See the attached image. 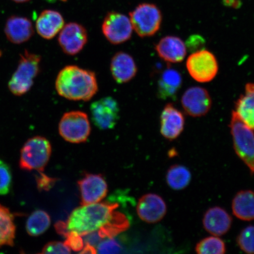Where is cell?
Wrapping results in <instances>:
<instances>
[{
  "label": "cell",
  "instance_id": "6da1fadb",
  "mask_svg": "<svg viewBox=\"0 0 254 254\" xmlns=\"http://www.w3.org/2000/svg\"><path fill=\"white\" fill-rule=\"evenodd\" d=\"M119 206L116 203L99 202L79 206L72 211L67 221L57 222L56 231L64 237L69 233L86 236L104 226Z\"/></svg>",
  "mask_w": 254,
  "mask_h": 254
},
{
  "label": "cell",
  "instance_id": "7a4b0ae2",
  "mask_svg": "<svg viewBox=\"0 0 254 254\" xmlns=\"http://www.w3.org/2000/svg\"><path fill=\"white\" fill-rule=\"evenodd\" d=\"M56 88L60 96L66 99L83 101L90 100L98 90L94 72L72 65L66 66L60 71Z\"/></svg>",
  "mask_w": 254,
  "mask_h": 254
},
{
  "label": "cell",
  "instance_id": "3957f363",
  "mask_svg": "<svg viewBox=\"0 0 254 254\" xmlns=\"http://www.w3.org/2000/svg\"><path fill=\"white\" fill-rule=\"evenodd\" d=\"M233 147L237 156L254 174V132L238 116L232 113L230 124Z\"/></svg>",
  "mask_w": 254,
  "mask_h": 254
},
{
  "label": "cell",
  "instance_id": "277c9868",
  "mask_svg": "<svg viewBox=\"0 0 254 254\" xmlns=\"http://www.w3.org/2000/svg\"><path fill=\"white\" fill-rule=\"evenodd\" d=\"M41 57L25 50L17 69L9 82V90L15 95H23L29 91L34 83V79L40 70Z\"/></svg>",
  "mask_w": 254,
  "mask_h": 254
},
{
  "label": "cell",
  "instance_id": "5b68a950",
  "mask_svg": "<svg viewBox=\"0 0 254 254\" xmlns=\"http://www.w3.org/2000/svg\"><path fill=\"white\" fill-rule=\"evenodd\" d=\"M52 151V145L46 138L36 136L30 138L21 149L20 167L23 170L43 172Z\"/></svg>",
  "mask_w": 254,
  "mask_h": 254
},
{
  "label": "cell",
  "instance_id": "8992f818",
  "mask_svg": "<svg viewBox=\"0 0 254 254\" xmlns=\"http://www.w3.org/2000/svg\"><path fill=\"white\" fill-rule=\"evenodd\" d=\"M133 30L141 38L154 36L160 29L161 12L157 5L142 3L129 13Z\"/></svg>",
  "mask_w": 254,
  "mask_h": 254
},
{
  "label": "cell",
  "instance_id": "52a82bcc",
  "mask_svg": "<svg viewBox=\"0 0 254 254\" xmlns=\"http://www.w3.org/2000/svg\"><path fill=\"white\" fill-rule=\"evenodd\" d=\"M59 130L60 135L66 141L74 144L86 141L91 132L87 114L81 111L65 113L60 120Z\"/></svg>",
  "mask_w": 254,
  "mask_h": 254
},
{
  "label": "cell",
  "instance_id": "ba28073f",
  "mask_svg": "<svg viewBox=\"0 0 254 254\" xmlns=\"http://www.w3.org/2000/svg\"><path fill=\"white\" fill-rule=\"evenodd\" d=\"M186 67L190 77L200 83L213 80L219 69L214 54L204 49L192 53L187 60Z\"/></svg>",
  "mask_w": 254,
  "mask_h": 254
},
{
  "label": "cell",
  "instance_id": "9c48e42d",
  "mask_svg": "<svg viewBox=\"0 0 254 254\" xmlns=\"http://www.w3.org/2000/svg\"><path fill=\"white\" fill-rule=\"evenodd\" d=\"M102 31L110 43L118 45L131 39L133 28L129 17L120 12L111 11L104 18Z\"/></svg>",
  "mask_w": 254,
  "mask_h": 254
},
{
  "label": "cell",
  "instance_id": "30bf717a",
  "mask_svg": "<svg viewBox=\"0 0 254 254\" xmlns=\"http://www.w3.org/2000/svg\"><path fill=\"white\" fill-rule=\"evenodd\" d=\"M91 119L97 128L110 129L115 127L120 119V107L114 98L106 97L95 101L90 106Z\"/></svg>",
  "mask_w": 254,
  "mask_h": 254
},
{
  "label": "cell",
  "instance_id": "8fae6325",
  "mask_svg": "<svg viewBox=\"0 0 254 254\" xmlns=\"http://www.w3.org/2000/svg\"><path fill=\"white\" fill-rule=\"evenodd\" d=\"M87 42V30L78 23L66 24L60 32L59 43L63 52L68 56L77 55Z\"/></svg>",
  "mask_w": 254,
  "mask_h": 254
},
{
  "label": "cell",
  "instance_id": "7c38bea8",
  "mask_svg": "<svg viewBox=\"0 0 254 254\" xmlns=\"http://www.w3.org/2000/svg\"><path fill=\"white\" fill-rule=\"evenodd\" d=\"M78 185L80 190L81 205L99 202L107 194V184L101 174H85L78 181Z\"/></svg>",
  "mask_w": 254,
  "mask_h": 254
},
{
  "label": "cell",
  "instance_id": "4fadbf2b",
  "mask_svg": "<svg viewBox=\"0 0 254 254\" xmlns=\"http://www.w3.org/2000/svg\"><path fill=\"white\" fill-rule=\"evenodd\" d=\"M182 106L185 112L192 117L206 115L210 110L212 100L206 89L200 87H190L182 98Z\"/></svg>",
  "mask_w": 254,
  "mask_h": 254
},
{
  "label": "cell",
  "instance_id": "5bb4252c",
  "mask_svg": "<svg viewBox=\"0 0 254 254\" xmlns=\"http://www.w3.org/2000/svg\"><path fill=\"white\" fill-rule=\"evenodd\" d=\"M136 211L143 221L154 224L163 220L167 211L166 202L160 195L147 193L139 199Z\"/></svg>",
  "mask_w": 254,
  "mask_h": 254
},
{
  "label": "cell",
  "instance_id": "9a60e30c",
  "mask_svg": "<svg viewBox=\"0 0 254 254\" xmlns=\"http://www.w3.org/2000/svg\"><path fill=\"white\" fill-rule=\"evenodd\" d=\"M185 118L183 114L173 104L164 107L160 117V132L168 140L177 139L184 131Z\"/></svg>",
  "mask_w": 254,
  "mask_h": 254
},
{
  "label": "cell",
  "instance_id": "2e32d148",
  "mask_svg": "<svg viewBox=\"0 0 254 254\" xmlns=\"http://www.w3.org/2000/svg\"><path fill=\"white\" fill-rule=\"evenodd\" d=\"M233 218L220 206H214L205 212L202 218L203 227L212 236L221 237L231 229Z\"/></svg>",
  "mask_w": 254,
  "mask_h": 254
},
{
  "label": "cell",
  "instance_id": "e0dca14e",
  "mask_svg": "<svg viewBox=\"0 0 254 254\" xmlns=\"http://www.w3.org/2000/svg\"><path fill=\"white\" fill-rule=\"evenodd\" d=\"M110 71L117 83L125 84L135 77L138 68L131 56L121 52L117 53L111 59Z\"/></svg>",
  "mask_w": 254,
  "mask_h": 254
},
{
  "label": "cell",
  "instance_id": "ac0fdd59",
  "mask_svg": "<svg viewBox=\"0 0 254 254\" xmlns=\"http://www.w3.org/2000/svg\"><path fill=\"white\" fill-rule=\"evenodd\" d=\"M155 50L161 59L170 63L182 62L187 55L185 43L177 36L163 37L155 46Z\"/></svg>",
  "mask_w": 254,
  "mask_h": 254
},
{
  "label": "cell",
  "instance_id": "d6986e66",
  "mask_svg": "<svg viewBox=\"0 0 254 254\" xmlns=\"http://www.w3.org/2000/svg\"><path fill=\"white\" fill-rule=\"evenodd\" d=\"M34 33L33 24L29 19L12 16L6 22L5 34L12 43L20 44L26 42Z\"/></svg>",
  "mask_w": 254,
  "mask_h": 254
},
{
  "label": "cell",
  "instance_id": "ffe728a7",
  "mask_svg": "<svg viewBox=\"0 0 254 254\" xmlns=\"http://www.w3.org/2000/svg\"><path fill=\"white\" fill-rule=\"evenodd\" d=\"M36 30L41 37L51 40L64 26V20L59 12L47 9L41 12L36 21Z\"/></svg>",
  "mask_w": 254,
  "mask_h": 254
},
{
  "label": "cell",
  "instance_id": "44dd1931",
  "mask_svg": "<svg viewBox=\"0 0 254 254\" xmlns=\"http://www.w3.org/2000/svg\"><path fill=\"white\" fill-rule=\"evenodd\" d=\"M182 83V75L179 71L173 68L165 69L158 81V97L162 100H176Z\"/></svg>",
  "mask_w": 254,
  "mask_h": 254
},
{
  "label": "cell",
  "instance_id": "7402d4cb",
  "mask_svg": "<svg viewBox=\"0 0 254 254\" xmlns=\"http://www.w3.org/2000/svg\"><path fill=\"white\" fill-rule=\"evenodd\" d=\"M235 109L241 121L254 130V82L246 84L245 92L236 101Z\"/></svg>",
  "mask_w": 254,
  "mask_h": 254
},
{
  "label": "cell",
  "instance_id": "603a6c76",
  "mask_svg": "<svg viewBox=\"0 0 254 254\" xmlns=\"http://www.w3.org/2000/svg\"><path fill=\"white\" fill-rule=\"evenodd\" d=\"M233 214L240 220H254V191L241 190L238 192L232 201Z\"/></svg>",
  "mask_w": 254,
  "mask_h": 254
},
{
  "label": "cell",
  "instance_id": "cb8c5ba5",
  "mask_svg": "<svg viewBox=\"0 0 254 254\" xmlns=\"http://www.w3.org/2000/svg\"><path fill=\"white\" fill-rule=\"evenodd\" d=\"M15 231L13 215L7 208L0 204V247L14 246Z\"/></svg>",
  "mask_w": 254,
  "mask_h": 254
},
{
  "label": "cell",
  "instance_id": "d4e9b609",
  "mask_svg": "<svg viewBox=\"0 0 254 254\" xmlns=\"http://www.w3.org/2000/svg\"><path fill=\"white\" fill-rule=\"evenodd\" d=\"M129 227V222L122 212L114 211L112 217L100 229L96 232L100 239L113 238L126 231Z\"/></svg>",
  "mask_w": 254,
  "mask_h": 254
},
{
  "label": "cell",
  "instance_id": "484cf974",
  "mask_svg": "<svg viewBox=\"0 0 254 254\" xmlns=\"http://www.w3.org/2000/svg\"><path fill=\"white\" fill-rule=\"evenodd\" d=\"M192 180V175L188 168L183 165L175 164L170 167L166 174V182L170 188L181 190L187 188Z\"/></svg>",
  "mask_w": 254,
  "mask_h": 254
},
{
  "label": "cell",
  "instance_id": "4316f807",
  "mask_svg": "<svg viewBox=\"0 0 254 254\" xmlns=\"http://www.w3.org/2000/svg\"><path fill=\"white\" fill-rule=\"evenodd\" d=\"M51 225L50 215L43 210L32 213L26 222V230L30 236L37 237L45 233Z\"/></svg>",
  "mask_w": 254,
  "mask_h": 254
},
{
  "label": "cell",
  "instance_id": "83f0119b",
  "mask_svg": "<svg viewBox=\"0 0 254 254\" xmlns=\"http://www.w3.org/2000/svg\"><path fill=\"white\" fill-rule=\"evenodd\" d=\"M195 252L199 254H223L226 253V245L223 240L217 236L204 238L196 244Z\"/></svg>",
  "mask_w": 254,
  "mask_h": 254
},
{
  "label": "cell",
  "instance_id": "f1b7e54d",
  "mask_svg": "<svg viewBox=\"0 0 254 254\" xmlns=\"http://www.w3.org/2000/svg\"><path fill=\"white\" fill-rule=\"evenodd\" d=\"M236 242L243 252L254 254V225H249L243 228L238 235Z\"/></svg>",
  "mask_w": 254,
  "mask_h": 254
},
{
  "label": "cell",
  "instance_id": "f546056e",
  "mask_svg": "<svg viewBox=\"0 0 254 254\" xmlns=\"http://www.w3.org/2000/svg\"><path fill=\"white\" fill-rule=\"evenodd\" d=\"M12 184L10 168L4 161L0 160V195H5L9 192Z\"/></svg>",
  "mask_w": 254,
  "mask_h": 254
},
{
  "label": "cell",
  "instance_id": "4dcf8cb0",
  "mask_svg": "<svg viewBox=\"0 0 254 254\" xmlns=\"http://www.w3.org/2000/svg\"><path fill=\"white\" fill-rule=\"evenodd\" d=\"M71 250L65 243L50 242L44 247L42 254H70Z\"/></svg>",
  "mask_w": 254,
  "mask_h": 254
},
{
  "label": "cell",
  "instance_id": "1f68e13d",
  "mask_svg": "<svg viewBox=\"0 0 254 254\" xmlns=\"http://www.w3.org/2000/svg\"><path fill=\"white\" fill-rule=\"evenodd\" d=\"M98 245L97 253L100 254H117L121 253L122 250L120 244L112 238L104 241Z\"/></svg>",
  "mask_w": 254,
  "mask_h": 254
},
{
  "label": "cell",
  "instance_id": "d6a6232c",
  "mask_svg": "<svg viewBox=\"0 0 254 254\" xmlns=\"http://www.w3.org/2000/svg\"><path fill=\"white\" fill-rule=\"evenodd\" d=\"M65 244L70 250L74 252H80L83 249L84 241L82 240V237L79 235L69 233L65 237Z\"/></svg>",
  "mask_w": 254,
  "mask_h": 254
},
{
  "label": "cell",
  "instance_id": "836d02e7",
  "mask_svg": "<svg viewBox=\"0 0 254 254\" xmlns=\"http://www.w3.org/2000/svg\"><path fill=\"white\" fill-rule=\"evenodd\" d=\"M40 175L36 177V182L38 189L40 190H49L55 186L57 182V179H53L46 176L43 171L39 172Z\"/></svg>",
  "mask_w": 254,
  "mask_h": 254
},
{
  "label": "cell",
  "instance_id": "e575fe53",
  "mask_svg": "<svg viewBox=\"0 0 254 254\" xmlns=\"http://www.w3.org/2000/svg\"><path fill=\"white\" fill-rule=\"evenodd\" d=\"M188 43L190 47L192 48V49L194 47L193 49H196L197 47H199L204 44L202 38L199 36H193L190 37L189 40H188Z\"/></svg>",
  "mask_w": 254,
  "mask_h": 254
},
{
  "label": "cell",
  "instance_id": "d590c367",
  "mask_svg": "<svg viewBox=\"0 0 254 254\" xmlns=\"http://www.w3.org/2000/svg\"><path fill=\"white\" fill-rule=\"evenodd\" d=\"M81 254H95L97 253L96 249L93 246L90 245V244H85V246H84L82 249Z\"/></svg>",
  "mask_w": 254,
  "mask_h": 254
},
{
  "label": "cell",
  "instance_id": "8d00e7d4",
  "mask_svg": "<svg viewBox=\"0 0 254 254\" xmlns=\"http://www.w3.org/2000/svg\"><path fill=\"white\" fill-rule=\"evenodd\" d=\"M224 4L226 5L230 6L234 8L240 7V2L237 0H224Z\"/></svg>",
  "mask_w": 254,
  "mask_h": 254
},
{
  "label": "cell",
  "instance_id": "74e56055",
  "mask_svg": "<svg viewBox=\"0 0 254 254\" xmlns=\"http://www.w3.org/2000/svg\"><path fill=\"white\" fill-rule=\"evenodd\" d=\"M12 1H14L16 2H27V1H30V0H12Z\"/></svg>",
  "mask_w": 254,
  "mask_h": 254
},
{
  "label": "cell",
  "instance_id": "f35d334b",
  "mask_svg": "<svg viewBox=\"0 0 254 254\" xmlns=\"http://www.w3.org/2000/svg\"><path fill=\"white\" fill-rule=\"evenodd\" d=\"M60 1H66V0H60Z\"/></svg>",
  "mask_w": 254,
  "mask_h": 254
}]
</instances>
